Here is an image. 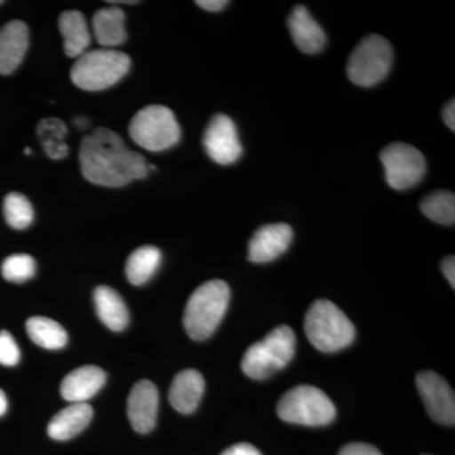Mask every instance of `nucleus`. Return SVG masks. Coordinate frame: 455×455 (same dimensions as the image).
Segmentation results:
<instances>
[{
  "label": "nucleus",
  "mask_w": 455,
  "mask_h": 455,
  "mask_svg": "<svg viewBox=\"0 0 455 455\" xmlns=\"http://www.w3.org/2000/svg\"><path fill=\"white\" fill-rule=\"evenodd\" d=\"M79 160L84 178L99 187L122 188L148 175L145 157L131 151L122 137L108 128L84 137Z\"/></svg>",
  "instance_id": "f257e3e1"
},
{
  "label": "nucleus",
  "mask_w": 455,
  "mask_h": 455,
  "mask_svg": "<svg viewBox=\"0 0 455 455\" xmlns=\"http://www.w3.org/2000/svg\"><path fill=\"white\" fill-rule=\"evenodd\" d=\"M230 289L221 280H212L197 287L188 299L184 313V326L194 340H205L217 331L226 315Z\"/></svg>",
  "instance_id": "f03ea898"
},
{
  "label": "nucleus",
  "mask_w": 455,
  "mask_h": 455,
  "mask_svg": "<svg viewBox=\"0 0 455 455\" xmlns=\"http://www.w3.org/2000/svg\"><path fill=\"white\" fill-rule=\"evenodd\" d=\"M305 334L316 349L333 353L353 343L355 328L337 305L322 299L307 310Z\"/></svg>",
  "instance_id": "7ed1b4c3"
},
{
  "label": "nucleus",
  "mask_w": 455,
  "mask_h": 455,
  "mask_svg": "<svg viewBox=\"0 0 455 455\" xmlns=\"http://www.w3.org/2000/svg\"><path fill=\"white\" fill-rule=\"evenodd\" d=\"M296 352V335L290 326L281 325L257 341L244 353L242 370L252 379H266L291 362Z\"/></svg>",
  "instance_id": "20e7f679"
},
{
  "label": "nucleus",
  "mask_w": 455,
  "mask_h": 455,
  "mask_svg": "<svg viewBox=\"0 0 455 455\" xmlns=\"http://www.w3.org/2000/svg\"><path fill=\"white\" fill-rule=\"evenodd\" d=\"M131 68V59L121 51L92 50L77 57L71 82L86 92H100L121 82Z\"/></svg>",
  "instance_id": "39448f33"
},
{
  "label": "nucleus",
  "mask_w": 455,
  "mask_h": 455,
  "mask_svg": "<svg viewBox=\"0 0 455 455\" xmlns=\"http://www.w3.org/2000/svg\"><path fill=\"white\" fill-rule=\"evenodd\" d=\"M277 415L290 424L324 427L337 416L333 401L314 386L301 385L287 391L277 405Z\"/></svg>",
  "instance_id": "423d86ee"
},
{
  "label": "nucleus",
  "mask_w": 455,
  "mask_h": 455,
  "mask_svg": "<svg viewBox=\"0 0 455 455\" xmlns=\"http://www.w3.org/2000/svg\"><path fill=\"white\" fill-rule=\"evenodd\" d=\"M130 136L147 151L161 152L178 145L181 130L175 114L169 108L148 106L132 118Z\"/></svg>",
  "instance_id": "0eeeda50"
},
{
  "label": "nucleus",
  "mask_w": 455,
  "mask_h": 455,
  "mask_svg": "<svg viewBox=\"0 0 455 455\" xmlns=\"http://www.w3.org/2000/svg\"><path fill=\"white\" fill-rule=\"evenodd\" d=\"M394 50L382 36H367L349 56L347 74L350 82L363 88L377 85L390 73Z\"/></svg>",
  "instance_id": "6e6552de"
},
{
  "label": "nucleus",
  "mask_w": 455,
  "mask_h": 455,
  "mask_svg": "<svg viewBox=\"0 0 455 455\" xmlns=\"http://www.w3.org/2000/svg\"><path fill=\"white\" fill-rule=\"evenodd\" d=\"M385 167L386 181L394 190H407L423 180L427 172L424 155L414 146L392 143L379 155Z\"/></svg>",
  "instance_id": "1a4fd4ad"
},
{
  "label": "nucleus",
  "mask_w": 455,
  "mask_h": 455,
  "mask_svg": "<svg viewBox=\"0 0 455 455\" xmlns=\"http://www.w3.org/2000/svg\"><path fill=\"white\" fill-rule=\"evenodd\" d=\"M204 147L214 163L228 166L243 154L235 122L224 114L212 116L204 133Z\"/></svg>",
  "instance_id": "9d476101"
},
{
  "label": "nucleus",
  "mask_w": 455,
  "mask_h": 455,
  "mask_svg": "<svg viewBox=\"0 0 455 455\" xmlns=\"http://www.w3.org/2000/svg\"><path fill=\"white\" fill-rule=\"evenodd\" d=\"M416 385L431 419H434L436 423L453 427L455 423L454 391L445 381L444 377L433 371H424L418 374Z\"/></svg>",
  "instance_id": "9b49d317"
},
{
  "label": "nucleus",
  "mask_w": 455,
  "mask_h": 455,
  "mask_svg": "<svg viewBox=\"0 0 455 455\" xmlns=\"http://www.w3.org/2000/svg\"><path fill=\"white\" fill-rule=\"evenodd\" d=\"M292 238V228L287 224L260 227L248 245V259L254 263L271 262L289 250Z\"/></svg>",
  "instance_id": "f8f14e48"
},
{
  "label": "nucleus",
  "mask_w": 455,
  "mask_h": 455,
  "mask_svg": "<svg viewBox=\"0 0 455 455\" xmlns=\"http://www.w3.org/2000/svg\"><path fill=\"white\" fill-rule=\"evenodd\" d=\"M158 390L148 381L142 379L132 388L128 397L127 414L132 427L140 434L149 433L154 429L158 412Z\"/></svg>",
  "instance_id": "ddd939ff"
},
{
  "label": "nucleus",
  "mask_w": 455,
  "mask_h": 455,
  "mask_svg": "<svg viewBox=\"0 0 455 455\" xmlns=\"http://www.w3.org/2000/svg\"><path fill=\"white\" fill-rule=\"evenodd\" d=\"M29 44V31L26 23L12 20L0 28V75H9L25 59Z\"/></svg>",
  "instance_id": "4468645a"
},
{
  "label": "nucleus",
  "mask_w": 455,
  "mask_h": 455,
  "mask_svg": "<svg viewBox=\"0 0 455 455\" xmlns=\"http://www.w3.org/2000/svg\"><path fill=\"white\" fill-rule=\"evenodd\" d=\"M205 381L199 371L185 370L173 379L169 400L180 414H193L202 401Z\"/></svg>",
  "instance_id": "2eb2a0df"
},
{
  "label": "nucleus",
  "mask_w": 455,
  "mask_h": 455,
  "mask_svg": "<svg viewBox=\"0 0 455 455\" xmlns=\"http://www.w3.org/2000/svg\"><path fill=\"white\" fill-rule=\"evenodd\" d=\"M106 372L97 366L74 370L61 383V396L73 403H82L95 396L106 383Z\"/></svg>",
  "instance_id": "dca6fc26"
},
{
  "label": "nucleus",
  "mask_w": 455,
  "mask_h": 455,
  "mask_svg": "<svg viewBox=\"0 0 455 455\" xmlns=\"http://www.w3.org/2000/svg\"><path fill=\"white\" fill-rule=\"evenodd\" d=\"M289 28L296 47L304 53L320 52L326 44L325 32L304 5H296L289 17Z\"/></svg>",
  "instance_id": "f3484780"
},
{
  "label": "nucleus",
  "mask_w": 455,
  "mask_h": 455,
  "mask_svg": "<svg viewBox=\"0 0 455 455\" xmlns=\"http://www.w3.org/2000/svg\"><path fill=\"white\" fill-rule=\"evenodd\" d=\"M92 419V407L86 403H71L53 416L47 427L51 438L65 442L82 433Z\"/></svg>",
  "instance_id": "a211bd4d"
},
{
  "label": "nucleus",
  "mask_w": 455,
  "mask_h": 455,
  "mask_svg": "<svg viewBox=\"0 0 455 455\" xmlns=\"http://www.w3.org/2000/svg\"><path fill=\"white\" fill-rule=\"evenodd\" d=\"M94 304L99 319L114 331H122L130 323L127 305L116 290L99 286L94 291Z\"/></svg>",
  "instance_id": "6ab92c4d"
},
{
  "label": "nucleus",
  "mask_w": 455,
  "mask_h": 455,
  "mask_svg": "<svg viewBox=\"0 0 455 455\" xmlns=\"http://www.w3.org/2000/svg\"><path fill=\"white\" fill-rule=\"evenodd\" d=\"M92 28L99 44L108 49L119 46L127 40L125 14L121 8L108 7L98 11L92 17Z\"/></svg>",
  "instance_id": "aec40b11"
},
{
  "label": "nucleus",
  "mask_w": 455,
  "mask_h": 455,
  "mask_svg": "<svg viewBox=\"0 0 455 455\" xmlns=\"http://www.w3.org/2000/svg\"><path fill=\"white\" fill-rule=\"evenodd\" d=\"M60 32L64 38V50L68 57H80L88 50L90 36L88 23L83 13L68 11L60 16Z\"/></svg>",
  "instance_id": "412c9836"
},
{
  "label": "nucleus",
  "mask_w": 455,
  "mask_h": 455,
  "mask_svg": "<svg viewBox=\"0 0 455 455\" xmlns=\"http://www.w3.org/2000/svg\"><path fill=\"white\" fill-rule=\"evenodd\" d=\"M163 254L152 245L140 247L131 254L125 265V275L132 284L140 286L151 280L157 268L160 267Z\"/></svg>",
  "instance_id": "4be33fe9"
},
{
  "label": "nucleus",
  "mask_w": 455,
  "mask_h": 455,
  "mask_svg": "<svg viewBox=\"0 0 455 455\" xmlns=\"http://www.w3.org/2000/svg\"><path fill=\"white\" fill-rule=\"evenodd\" d=\"M27 333L33 343L44 349L64 348L68 343V333L59 323L49 317L35 316L27 320Z\"/></svg>",
  "instance_id": "5701e85b"
},
{
  "label": "nucleus",
  "mask_w": 455,
  "mask_h": 455,
  "mask_svg": "<svg viewBox=\"0 0 455 455\" xmlns=\"http://www.w3.org/2000/svg\"><path fill=\"white\" fill-rule=\"evenodd\" d=\"M38 136L44 151L53 160H61L68 154V147L65 143V136L68 133L64 123L57 118L44 119L38 124Z\"/></svg>",
  "instance_id": "b1692460"
},
{
  "label": "nucleus",
  "mask_w": 455,
  "mask_h": 455,
  "mask_svg": "<svg viewBox=\"0 0 455 455\" xmlns=\"http://www.w3.org/2000/svg\"><path fill=\"white\" fill-rule=\"evenodd\" d=\"M421 212L429 220L443 226H453L455 221V196L451 191L440 190L425 197Z\"/></svg>",
  "instance_id": "393cba45"
},
{
  "label": "nucleus",
  "mask_w": 455,
  "mask_h": 455,
  "mask_svg": "<svg viewBox=\"0 0 455 455\" xmlns=\"http://www.w3.org/2000/svg\"><path fill=\"white\" fill-rule=\"evenodd\" d=\"M4 217L8 226L13 229H26L31 226L35 212L32 204L25 196L18 193H11L5 196Z\"/></svg>",
  "instance_id": "a878e982"
},
{
  "label": "nucleus",
  "mask_w": 455,
  "mask_h": 455,
  "mask_svg": "<svg viewBox=\"0 0 455 455\" xmlns=\"http://www.w3.org/2000/svg\"><path fill=\"white\" fill-rule=\"evenodd\" d=\"M35 274L36 262L28 254H14L3 262L2 275L9 283H25Z\"/></svg>",
  "instance_id": "bb28decb"
},
{
  "label": "nucleus",
  "mask_w": 455,
  "mask_h": 455,
  "mask_svg": "<svg viewBox=\"0 0 455 455\" xmlns=\"http://www.w3.org/2000/svg\"><path fill=\"white\" fill-rule=\"evenodd\" d=\"M20 359V347L7 331H0V364L5 367L16 366Z\"/></svg>",
  "instance_id": "cd10ccee"
},
{
  "label": "nucleus",
  "mask_w": 455,
  "mask_h": 455,
  "mask_svg": "<svg viewBox=\"0 0 455 455\" xmlns=\"http://www.w3.org/2000/svg\"><path fill=\"white\" fill-rule=\"evenodd\" d=\"M339 455H382L379 449L366 443H352L341 449Z\"/></svg>",
  "instance_id": "c85d7f7f"
},
{
  "label": "nucleus",
  "mask_w": 455,
  "mask_h": 455,
  "mask_svg": "<svg viewBox=\"0 0 455 455\" xmlns=\"http://www.w3.org/2000/svg\"><path fill=\"white\" fill-rule=\"evenodd\" d=\"M220 455H262V453L248 443H239L226 449Z\"/></svg>",
  "instance_id": "c756f323"
},
{
  "label": "nucleus",
  "mask_w": 455,
  "mask_h": 455,
  "mask_svg": "<svg viewBox=\"0 0 455 455\" xmlns=\"http://www.w3.org/2000/svg\"><path fill=\"white\" fill-rule=\"evenodd\" d=\"M442 271L447 277L448 283L451 287H455V259L454 256H449L442 262Z\"/></svg>",
  "instance_id": "7c9ffc66"
},
{
  "label": "nucleus",
  "mask_w": 455,
  "mask_h": 455,
  "mask_svg": "<svg viewBox=\"0 0 455 455\" xmlns=\"http://www.w3.org/2000/svg\"><path fill=\"white\" fill-rule=\"evenodd\" d=\"M443 119H444L445 124L448 125L449 130L455 131V103L454 99L444 107L443 109Z\"/></svg>",
  "instance_id": "2f4dec72"
},
{
  "label": "nucleus",
  "mask_w": 455,
  "mask_h": 455,
  "mask_svg": "<svg viewBox=\"0 0 455 455\" xmlns=\"http://www.w3.org/2000/svg\"><path fill=\"white\" fill-rule=\"evenodd\" d=\"M196 4L208 12H220L228 5L226 0H197Z\"/></svg>",
  "instance_id": "473e14b6"
},
{
  "label": "nucleus",
  "mask_w": 455,
  "mask_h": 455,
  "mask_svg": "<svg viewBox=\"0 0 455 455\" xmlns=\"http://www.w3.org/2000/svg\"><path fill=\"white\" fill-rule=\"evenodd\" d=\"M8 409V400L7 396H5L4 392L0 390V416H3L7 412Z\"/></svg>",
  "instance_id": "72a5a7b5"
},
{
  "label": "nucleus",
  "mask_w": 455,
  "mask_h": 455,
  "mask_svg": "<svg viewBox=\"0 0 455 455\" xmlns=\"http://www.w3.org/2000/svg\"><path fill=\"white\" fill-rule=\"evenodd\" d=\"M110 4H139V2H136V0H124V2H118V0H112V2H109Z\"/></svg>",
  "instance_id": "f704fd0d"
},
{
  "label": "nucleus",
  "mask_w": 455,
  "mask_h": 455,
  "mask_svg": "<svg viewBox=\"0 0 455 455\" xmlns=\"http://www.w3.org/2000/svg\"><path fill=\"white\" fill-rule=\"evenodd\" d=\"M25 152H26L27 155H31L32 154V151L29 148H26Z\"/></svg>",
  "instance_id": "c9c22d12"
},
{
  "label": "nucleus",
  "mask_w": 455,
  "mask_h": 455,
  "mask_svg": "<svg viewBox=\"0 0 455 455\" xmlns=\"http://www.w3.org/2000/svg\"><path fill=\"white\" fill-rule=\"evenodd\" d=\"M0 4H3V2H2V0H0Z\"/></svg>",
  "instance_id": "e433bc0d"
}]
</instances>
